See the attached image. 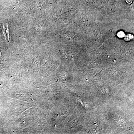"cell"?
<instances>
[{"label":"cell","mask_w":134,"mask_h":134,"mask_svg":"<svg viewBox=\"0 0 134 134\" xmlns=\"http://www.w3.org/2000/svg\"><path fill=\"white\" fill-rule=\"evenodd\" d=\"M124 36H125V34H124V32H120L118 34V36H119V37H124Z\"/></svg>","instance_id":"cell-2"},{"label":"cell","mask_w":134,"mask_h":134,"mask_svg":"<svg viewBox=\"0 0 134 134\" xmlns=\"http://www.w3.org/2000/svg\"><path fill=\"white\" fill-rule=\"evenodd\" d=\"M3 32L5 39L7 40H8V41L9 40V31L8 27L7 24H4L3 25Z\"/></svg>","instance_id":"cell-1"},{"label":"cell","mask_w":134,"mask_h":134,"mask_svg":"<svg viewBox=\"0 0 134 134\" xmlns=\"http://www.w3.org/2000/svg\"><path fill=\"white\" fill-rule=\"evenodd\" d=\"M1 52H0V60H1Z\"/></svg>","instance_id":"cell-3"}]
</instances>
